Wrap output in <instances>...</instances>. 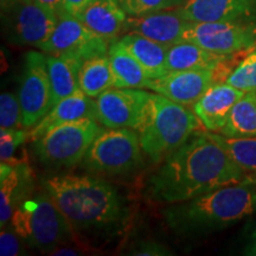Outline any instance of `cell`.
<instances>
[{
	"instance_id": "7402d4cb",
	"label": "cell",
	"mask_w": 256,
	"mask_h": 256,
	"mask_svg": "<svg viewBox=\"0 0 256 256\" xmlns=\"http://www.w3.org/2000/svg\"><path fill=\"white\" fill-rule=\"evenodd\" d=\"M114 87L145 89L151 78H148L142 64L134 58L122 46L119 40L110 42L108 50Z\"/></svg>"
},
{
	"instance_id": "44dd1931",
	"label": "cell",
	"mask_w": 256,
	"mask_h": 256,
	"mask_svg": "<svg viewBox=\"0 0 256 256\" xmlns=\"http://www.w3.org/2000/svg\"><path fill=\"white\" fill-rule=\"evenodd\" d=\"M119 42L128 52L142 64L148 78H158L166 75L168 46L136 34H126Z\"/></svg>"
},
{
	"instance_id": "8fae6325",
	"label": "cell",
	"mask_w": 256,
	"mask_h": 256,
	"mask_svg": "<svg viewBox=\"0 0 256 256\" xmlns=\"http://www.w3.org/2000/svg\"><path fill=\"white\" fill-rule=\"evenodd\" d=\"M110 42L88 28L78 18L68 16L58 19L55 30L46 43L38 48L44 54H75L83 60L92 57L107 55Z\"/></svg>"
},
{
	"instance_id": "484cf974",
	"label": "cell",
	"mask_w": 256,
	"mask_h": 256,
	"mask_svg": "<svg viewBox=\"0 0 256 256\" xmlns=\"http://www.w3.org/2000/svg\"><path fill=\"white\" fill-rule=\"evenodd\" d=\"M228 152L234 162L247 174L256 172V136L232 138L217 132H208Z\"/></svg>"
},
{
	"instance_id": "ba28073f",
	"label": "cell",
	"mask_w": 256,
	"mask_h": 256,
	"mask_svg": "<svg viewBox=\"0 0 256 256\" xmlns=\"http://www.w3.org/2000/svg\"><path fill=\"white\" fill-rule=\"evenodd\" d=\"M2 22L8 42L36 46L46 43L55 30L58 17L36 0H10L2 5Z\"/></svg>"
},
{
	"instance_id": "4dcf8cb0",
	"label": "cell",
	"mask_w": 256,
	"mask_h": 256,
	"mask_svg": "<svg viewBox=\"0 0 256 256\" xmlns=\"http://www.w3.org/2000/svg\"><path fill=\"white\" fill-rule=\"evenodd\" d=\"M127 16H142L160 10L172 8L171 0H119Z\"/></svg>"
},
{
	"instance_id": "e575fe53",
	"label": "cell",
	"mask_w": 256,
	"mask_h": 256,
	"mask_svg": "<svg viewBox=\"0 0 256 256\" xmlns=\"http://www.w3.org/2000/svg\"><path fill=\"white\" fill-rule=\"evenodd\" d=\"M246 255H256V229L252 232L250 240H249L247 247L244 249Z\"/></svg>"
},
{
	"instance_id": "d4e9b609",
	"label": "cell",
	"mask_w": 256,
	"mask_h": 256,
	"mask_svg": "<svg viewBox=\"0 0 256 256\" xmlns=\"http://www.w3.org/2000/svg\"><path fill=\"white\" fill-rule=\"evenodd\" d=\"M218 133L232 138L256 136V92H247L240 98Z\"/></svg>"
},
{
	"instance_id": "6da1fadb",
	"label": "cell",
	"mask_w": 256,
	"mask_h": 256,
	"mask_svg": "<svg viewBox=\"0 0 256 256\" xmlns=\"http://www.w3.org/2000/svg\"><path fill=\"white\" fill-rule=\"evenodd\" d=\"M247 177L208 132L197 130L162 162L150 178L148 196L174 204L188 200Z\"/></svg>"
},
{
	"instance_id": "5b68a950",
	"label": "cell",
	"mask_w": 256,
	"mask_h": 256,
	"mask_svg": "<svg viewBox=\"0 0 256 256\" xmlns=\"http://www.w3.org/2000/svg\"><path fill=\"white\" fill-rule=\"evenodd\" d=\"M11 224L28 248L51 254L72 243L74 230L60 208L44 190H34L14 211Z\"/></svg>"
},
{
	"instance_id": "d590c367",
	"label": "cell",
	"mask_w": 256,
	"mask_h": 256,
	"mask_svg": "<svg viewBox=\"0 0 256 256\" xmlns=\"http://www.w3.org/2000/svg\"><path fill=\"white\" fill-rule=\"evenodd\" d=\"M185 2H186V0H171L172 8H179V6L183 5Z\"/></svg>"
},
{
	"instance_id": "5bb4252c",
	"label": "cell",
	"mask_w": 256,
	"mask_h": 256,
	"mask_svg": "<svg viewBox=\"0 0 256 256\" xmlns=\"http://www.w3.org/2000/svg\"><path fill=\"white\" fill-rule=\"evenodd\" d=\"M188 22H256V0H186L177 8Z\"/></svg>"
},
{
	"instance_id": "7c38bea8",
	"label": "cell",
	"mask_w": 256,
	"mask_h": 256,
	"mask_svg": "<svg viewBox=\"0 0 256 256\" xmlns=\"http://www.w3.org/2000/svg\"><path fill=\"white\" fill-rule=\"evenodd\" d=\"M151 92L139 88L113 87L96 98L98 122L107 128H130L142 122Z\"/></svg>"
},
{
	"instance_id": "7a4b0ae2",
	"label": "cell",
	"mask_w": 256,
	"mask_h": 256,
	"mask_svg": "<svg viewBox=\"0 0 256 256\" xmlns=\"http://www.w3.org/2000/svg\"><path fill=\"white\" fill-rule=\"evenodd\" d=\"M75 234L113 238L122 232L128 209L122 197L104 179L92 176H51L42 180Z\"/></svg>"
},
{
	"instance_id": "f35d334b",
	"label": "cell",
	"mask_w": 256,
	"mask_h": 256,
	"mask_svg": "<svg viewBox=\"0 0 256 256\" xmlns=\"http://www.w3.org/2000/svg\"><path fill=\"white\" fill-rule=\"evenodd\" d=\"M254 49H255V50H256V46H254Z\"/></svg>"
},
{
	"instance_id": "52a82bcc",
	"label": "cell",
	"mask_w": 256,
	"mask_h": 256,
	"mask_svg": "<svg viewBox=\"0 0 256 256\" xmlns=\"http://www.w3.org/2000/svg\"><path fill=\"white\" fill-rule=\"evenodd\" d=\"M104 128L95 119L60 124L34 142L38 162L49 170L72 168L81 164L92 142Z\"/></svg>"
},
{
	"instance_id": "d6a6232c",
	"label": "cell",
	"mask_w": 256,
	"mask_h": 256,
	"mask_svg": "<svg viewBox=\"0 0 256 256\" xmlns=\"http://www.w3.org/2000/svg\"><path fill=\"white\" fill-rule=\"evenodd\" d=\"M36 2L44 8H46L48 11L56 14L58 19L69 16L66 10V5H64V0H36Z\"/></svg>"
},
{
	"instance_id": "8992f818",
	"label": "cell",
	"mask_w": 256,
	"mask_h": 256,
	"mask_svg": "<svg viewBox=\"0 0 256 256\" xmlns=\"http://www.w3.org/2000/svg\"><path fill=\"white\" fill-rule=\"evenodd\" d=\"M144 154L136 130L110 128L96 136L81 166L96 174H130L144 166Z\"/></svg>"
},
{
	"instance_id": "4fadbf2b",
	"label": "cell",
	"mask_w": 256,
	"mask_h": 256,
	"mask_svg": "<svg viewBox=\"0 0 256 256\" xmlns=\"http://www.w3.org/2000/svg\"><path fill=\"white\" fill-rule=\"evenodd\" d=\"M215 84L212 69L170 72L162 78L150 81L147 89L164 95L179 104H194Z\"/></svg>"
},
{
	"instance_id": "f1b7e54d",
	"label": "cell",
	"mask_w": 256,
	"mask_h": 256,
	"mask_svg": "<svg viewBox=\"0 0 256 256\" xmlns=\"http://www.w3.org/2000/svg\"><path fill=\"white\" fill-rule=\"evenodd\" d=\"M28 139L26 130H0V159L2 162L14 164L20 162L16 158L19 147Z\"/></svg>"
},
{
	"instance_id": "83f0119b",
	"label": "cell",
	"mask_w": 256,
	"mask_h": 256,
	"mask_svg": "<svg viewBox=\"0 0 256 256\" xmlns=\"http://www.w3.org/2000/svg\"><path fill=\"white\" fill-rule=\"evenodd\" d=\"M0 128L2 130H23V115L18 94L2 92L0 96ZM25 130V128H24Z\"/></svg>"
},
{
	"instance_id": "e0dca14e",
	"label": "cell",
	"mask_w": 256,
	"mask_h": 256,
	"mask_svg": "<svg viewBox=\"0 0 256 256\" xmlns=\"http://www.w3.org/2000/svg\"><path fill=\"white\" fill-rule=\"evenodd\" d=\"M246 92L228 83L214 84L194 102V114L209 132H220L234 106Z\"/></svg>"
},
{
	"instance_id": "9c48e42d",
	"label": "cell",
	"mask_w": 256,
	"mask_h": 256,
	"mask_svg": "<svg viewBox=\"0 0 256 256\" xmlns=\"http://www.w3.org/2000/svg\"><path fill=\"white\" fill-rule=\"evenodd\" d=\"M183 40L217 55H234L256 46V22H188Z\"/></svg>"
},
{
	"instance_id": "d6986e66",
	"label": "cell",
	"mask_w": 256,
	"mask_h": 256,
	"mask_svg": "<svg viewBox=\"0 0 256 256\" xmlns=\"http://www.w3.org/2000/svg\"><path fill=\"white\" fill-rule=\"evenodd\" d=\"M127 17L119 0H90L78 19L94 34L110 43L124 32Z\"/></svg>"
},
{
	"instance_id": "603a6c76",
	"label": "cell",
	"mask_w": 256,
	"mask_h": 256,
	"mask_svg": "<svg viewBox=\"0 0 256 256\" xmlns=\"http://www.w3.org/2000/svg\"><path fill=\"white\" fill-rule=\"evenodd\" d=\"M228 56L217 55L197 44L190 42H179L168 46V70L170 72H185V70L214 69L217 64Z\"/></svg>"
},
{
	"instance_id": "277c9868",
	"label": "cell",
	"mask_w": 256,
	"mask_h": 256,
	"mask_svg": "<svg viewBox=\"0 0 256 256\" xmlns=\"http://www.w3.org/2000/svg\"><path fill=\"white\" fill-rule=\"evenodd\" d=\"M200 124L194 112L153 92L150 94L142 120L136 130L144 153L154 164H159L197 132Z\"/></svg>"
},
{
	"instance_id": "4316f807",
	"label": "cell",
	"mask_w": 256,
	"mask_h": 256,
	"mask_svg": "<svg viewBox=\"0 0 256 256\" xmlns=\"http://www.w3.org/2000/svg\"><path fill=\"white\" fill-rule=\"evenodd\" d=\"M226 83L244 92H256V50L254 48L234 69Z\"/></svg>"
},
{
	"instance_id": "836d02e7",
	"label": "cell",
	"mask_w": 256,
	"mask_h": 256,
	"mask_svg": "<svg viewBox=\"0 0 256 256\" xmlns=\"http://www.w3.org/2000/svg\"><path fill=\"white\" fill-rule=\"evenodd\" d=\"M90 0H64V5L69 16H72L75 18H80V16L86 8V6L89 4Z\"/></svg>"
},
{
	"instance_id": "ac0fdd59",
	"label": "cell",
	"mask_w": 256,
	"mask_h": 256,
	"mask_svg": "<svg viewBox=\"0 0 256 256\" xmlns=\"http://www.w3.org/2000/svg\"><path fill=\"white\" fill-rule=\"evenodd\" d=\"M81 119L98 120V104H96V100H92L90 96L86 95L82 90H78L75 94L57 102L49 113L30 130L28 139L34 142L60 124Z\"/></svg>"
},
{
	"instance_id": "30bf717a",
	"label": "cell",
	"mask_w": 256,
	"mask_h": 256,
	"mask_svg": "<svg viewBox=\"0 0 256 256\" xmlns=\"http://www.w3.org/2000/svg\"><path fill=\"white\" fill-rule=\"evenodd\" d=\"M18 98L25 130H32L54 107L52 88L44 52L28 51L25 55Z\"/></svg>"
},
{
	"instance_id": "9a60e30c",
	"label": "cell",
	"mask_w": 256,
	"mask_h": 256,
	"mask_svg": "<svg viewBox=\"0 0 256 256\" xmlns=\"http://www.w3.org/2000/svg\"><path fill=\"white\" fill-rule=\"evenodd\" d=\"M188 20L176 10H160L142 16H128L124 34H136L164 46H171L183 40Z\"/></svg>"
},
{
	"instance_id": "cb8c5ba5",
	"label": "cell",
	"mask_w": 256,
	"mask_h": 256,
	"mask_svg": "<svg viewBox=\"0 0 256 256\" xmlns=\"http://www.w3.org/2000/svg\"><path fill=\"white\" fill-rule=\"evenodd\" d=\"M78 87L80 90L92 98L114 87L108 54L92 57L83 62L78 74Z\"/></svg>"
},
{
	"instance_id": "2e32d148",
	"label": "cell",
	"mask_w": 256,
	"mask_h": 256,
	"mask_svg": "<svg viewBox=\"0 0 256 256\" xmlns=\"http://www.w3.org/2000/svg\"><path fill=\"white\" fill-rule=\"evenodd\" d=\"M36 190L34 172L26 159L0 165V226L11 222L22 202Z\"/></svg>"
},
{
	"instance_id": "f546056e",
	"label": "cell",
	"mask_w": 256,
	"mask_h": 256,
	"mask_svg": "<svg viewBox=\"0 0 256 256\" xmlns=\"http://www.w3.org/2000/svg\"><path fill=\"white\" fill-rule=\"evenodd\" d=\"M26 242L16 232L11 222L2 226L0 232V255L2 256H18L25 255L26 252Z\"/></svg>"
},
{
	"instance_id": "8d00e7d4",
	"label": "cell",
	"mask_w": 256,
	"mask_h": 256,
	"mask_svg": "<svg viewBox=\"0 0 256 256\" xmlns=\"http://www.w3.org/2000/svg\"><path fill=\"white\" fill-rule=\"evenodd\" d=\"M247 176L249 178L252 179V180H254L256 183V172H252V174H247Z\"/></svg>"
},
{
	"instance_id": "3957f363",
	"label": "cell",
	"mask_w": 256,
	"mask_h": 256,
	"mask_svg": "<svg viewBox=\"0 0 256 256\" xmlns=\"http://www.w3.org/2000/svg\"><path fill=\"white\" fill-rule=\"evenodd\" d=\"M256 214V183L243 180L171 204L162 210L165 223L176 235L194 238L217 232Z\"/></svg>"
},
{
	"instance_id": "74e56055",
	"label": "cell",
	"mask_w": 256,
	"mask_h": 256,
	"mask_svg": "<svg viewBox=\"0 0 256 256\" xmlns=\"http://www.w3.org/2000/svg\"><path fill=\"white\" fill-rule=\"evenodd\" d=\"M10 2V0H2V5L6 4V2Z\"/></svg>"
},
{
	"instance_id": "1f68e13d",
	"label": "cell",
	"mask_w": 256,
	"mask_h": 256,
	"mask_svg": "<svg viewBox=\"0 0 256 256\" xmlns=\"http://www.w3.org/2000/svg\"><path fill=\"white\" fill-rule=\"evenodd\" d=\"M130 255L138 256H165L172 255V252L166 246L156 241H142L136 243V247L130 249Z\"/></svg>"
},
{
	"instance_id": "ffe728a7",
	"label": "cell",
	"mask_w": 256,
	"mask_h": 256,
	"mask_svg": "<svg viewBox=\"0 0 256 256\" xmlns=\"http://www.w3.org/2000/svg\"><path fill=\"white\" fill-rule=\"evenodd\" d=\"M83 62L81 57L70 52L46 56L54 106L80 90L78 74Z\"/></svg>"
}]
</instances>
